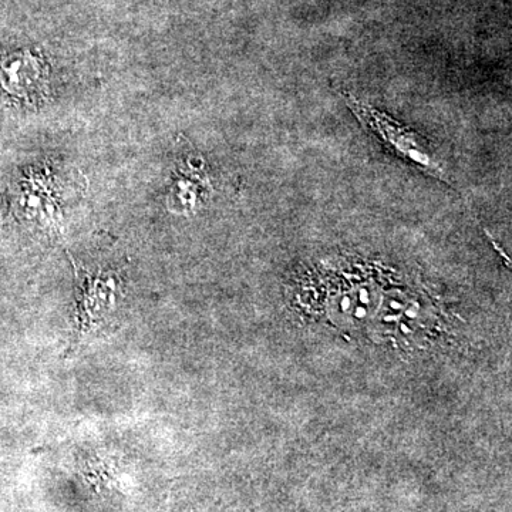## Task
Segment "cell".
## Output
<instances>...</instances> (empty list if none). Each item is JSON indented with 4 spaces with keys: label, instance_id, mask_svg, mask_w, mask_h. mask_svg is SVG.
Returning <instances> with one entry per match:
<instances>
[{
    "label": "cell",
    "instance_id": "1",
    "mask_svg": "<svg viewBox=\"0 0 512 512\" xmlns=\"http://www.w3.org/2000/svg\"><path fill=\"white\" fill-rule=\"evenodd\" d=\"M313 296L326 320L346 332L394 339L426 328L419 293L384 272L329 269L319 275Z\"/></svg>",
    "mask_w": 512,
    "mask_h": 512
},
{
    "label": "cell",
    "instance_id": "2",
    "mask_svg": "<svg viewBox=\"0 0 512 512\" xmlns=\"http://www.w3.org/2000/svg\"><path fill=\"white\" fill-rule=\"evenodd\" d=\"M345 99L357 119L382 138L387 146L392 147L397 156L403 157L404 160L410 161L434 177L444 178L443 170L434 160L426 138L420 137V134L414 133L409 127L390 119L382 111L353 99L350 94H345Z\"/></svg>",
    "mask_w": 512,
    "mask_h": 512
},
{
    "label": "cell",
    "instance_id": "3",
    "mask_svg": "<svg viewBox=\"0 0 512 512\" xmlns=\"http://www.w3.org/2000/svg\"><path fill=\"white\" fill-rule=\"evenodd\" d=\"M119 282L109 278H86L82 284L76 313V335L73 343L82 342L90 333L106 325L119 306Z\"/></svg>",
    "mask_w": 512,
    "mask_h": 512
},
{
    "label": "cell",
    "instance_id": "4",
    "mask_svg": "<svg viewBox=\"0 0 512 512\" xmlns=\"http://www.w3.org/2000/svg\"><path fill=\"white\" fill-rule=\"evenodd\" d=\"M40 66L29 55H13L0 64V84L15 97L29 99L40 89Z\"/></svg>",
    "mask_w": 512,
    "mask_h": 512
}]
</instances>
